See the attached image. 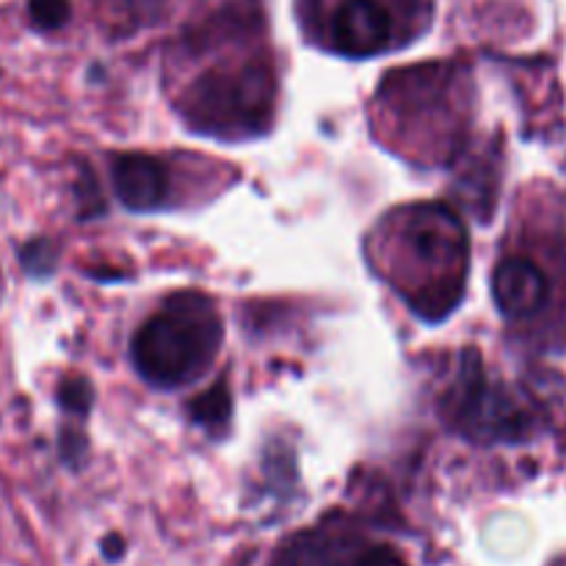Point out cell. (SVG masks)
<instances>
[{"instance_id": "12", "label": "cell", "mask_w": 566, "mask_h": 566, "mask_svg": "<svg viewBox=\"0 0 566 566\" xmlns=\"http://www.w3.org/2000/svg\"><path fill=\"white\" fill-rule=\"evenodd\" d=\"M22 265H25L31 274H50L55 269V249L48 241H33L22 249Z\"/></svg>"}, {"instance_id": "9", "label": "cell", "mask_w": 566, "mask_h": 566, "mask_svg": "<svg viewBox=\"0 0 566 566\" xmlns=\"http://www.w3.org/2000/svg\"><path fill=\"white\" fill-rule=\"evenodd\" d=\"M232 412V401H230V390L227 385H216L210 387L208 392L193 401L191 415L199 426H208V429H216V426H224L230 420Z\"/></svg>"}, {"instance_id": "6", "label": "cell", "mask_w": 566, "mask_h": 566, "mask_svg": "<svg viewBox=\"0 0 566 566\" xmlns=\"http://www.w3.org/2000/svg\"><path fill=\"white\" fill-rule=\"evenodd\" d=\"M392 20L379 0H343L329 17V44L343 55L365 59L390 44Z\"/></svg>"}, {"instance_id": "5", "label": "cell", "mask_w": 566, "mask_h": 566, "mask_svg": "<svg viewBox=\"0 0 566 566\" xmlns=\"http://www.w3.org/2000/svg\"><path fill=\"white\" fill-rule=\"evenodd\" d=\"M274 566H409L387 545H363L337 534H307L280 553Z\"/></svg>"}, {"instance_id": "8", "label": "cell", "mask_w": 566, "mask_h": 566, "mask_svg": "<svg viewBox=\"0 0 566 566\" xmlns=\"http://www.w3.org/2000/svg\"><path fill=\"white\" fill-rule=\"evenodd\" d=\"M492 296L506 318H525L545 304L547 280L531 260L506 258L492 276Z\"/></svg>"}, {"instance_id": "2", "label": "cell", "mask_w": 566, "mask_h": 566, "mask_svg": "<svg viewBox=\"0 0 566 566\" xmlns=\"http://www.w3.org/2000/svg\"><path fill=\"white\" fill-rule=\"evenodd\" d=\"M403 252L415 260L420 276H429V296L418 307L426 321L446 318L462 298L464 265H468V232L446 205H418L398 230Z\"/></svg>"}, {"instance_id": "4", "label": "cell", "mask_w": 566, "mask_h": 566, "mask_svg": "<svg viewBox=\"0 0 566 566\" xmlns=\"http://www.w3.org/2000/svg\"><path fill=\"white\" fill-rule=\"evenodd\" d=\"M451 415L459 420V429L468 434L501 437L514 434L520 412L506 392L486 385L484 368L475 352H468L459 365V379L451 390Z\"/></svg>"}, {"instance_id": "10", "label": "cell", "mask_w": 566, "mask_h": 566, "mask_svg": "<svg viewBox=\"0 0 566 566\" xmlns=\"http://www.w3.org/2000/svg\"><path fill=\"white\" fill-rule=\"evenodd\" d=\"M28 14L42 31H55L70 20V0H28Z\"/></svg>"}, {"instance_id": "3", "label": "cell", "mask_w": 566, "mask_h": 566, "mask_svg": "<svg viewBox=\"0 0 566 566\" xmlns=\"http://www.w3.org/2000/svg\"><path fill=\"white\" fill-rule=\"evenodd\" d=\"M274 105V75L260 64L235 72H208L191 88L186 111L199 130H260Z\"/></svg>"}, {"instance_id": "1", "label": "cell", "mask_w": 566, "mask_h": 566, "mask_svg": "<svg viewBox=\"0 0 566 566\" xmlns=\"http://www.w3.org/2000/svg\"><path fill=\"white\" fill-rule=\"evenodd\" d=\"M219 343L221 324L210 298L180 293L133 337V363L155 387H182L210 368Z\"/></svg>"}, {"instance_id": "11", "label": "cell", "mask_w": 566, "mask_h": 566, "mask_svg": "<svg viewBox=\"0 0 566 566\" xmlns=\"http://www.w3.org/2000/svg\"><path fill=\"white\" fill-rule=\"evenodd\" d=\"M59 398L61 407H64L66 412L86 415L94 401V390L92 385H88V379H83V376H70V379H64V385H61Z\"/></svg>"}, {"instance_id": "7", "label": "cell", "mask_w": 566, "mask_h": 566, "mask_svg": "<svg viewBox=\"0 0 566 566\" xmlns=\"http://www.w3.org/2000/svg\"><path fill=\"white\" fill-rule=\"evenodd\" d=\"M111 180L119 202L130 210H155L169 197V171L153 155L127 153L114 158Z\"/></svg>"}]
</instances>
